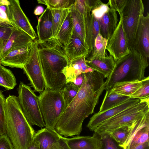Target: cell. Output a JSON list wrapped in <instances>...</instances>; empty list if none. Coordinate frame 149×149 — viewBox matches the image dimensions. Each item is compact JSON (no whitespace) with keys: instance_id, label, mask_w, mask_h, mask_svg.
Here are the masks:
<instances>
[{"instance_id":"14","label":"cell","mask_w":149,"mask_h":149,"mask_svg":"<svg viewBox=\"0 0 149 149\" xmlns=\"http://www.w3.org/2000/svg\"><path fill=\"white\" fill-rule=\"evenodd\" d=\"M24 31L15 28L9 38L3 44L0 50V59L12 51L25 47L34 41Z\"/></svg>"},{"instance_id":"25","label":"cell","mask_w":149,"mask_h":149,"mask_svg":"<svg viewBox=\"0 0 149 149\" xmlns=\"http://www.w3.org/2000/svg\"><path fill=\"white\" fill-rule=\"evenodd\" d=\"M73 23L70 11L55 38L63 46L65 45L68 42L73 34Z\"/></svg>"},{"instance_id":"37","label":"cell","mask_w":149,"mask_h":149,"mask_svg":"<svg viewBox=\"0 0 149 149\" xmlns=\"http://www.w3.org/2000/svg\"><path fill=\"white\" fill-rule=\"evenodd\" d=\"M75 0H46V5L51 9H70Z\"/></svg>"},{"instance_id":"12","label":"cell","mask_w":149,"mask_h":149,"mask_svg":"<svg viewBox=\"0 0 149 149\" xmlns=\"http://www.w3.org/2000/svg\"><path fill=\"white\" fill-rule=\"evenodd\" d=\"M141 100L130 98L125 101L102 112L95 114L90 118L86 127L91 131H94L102 123L114 116L123 111L138 103Z\"/></svg>"},{"instance_id":"7","label":"cell","mask_w":149,"mask_h":149,"mask_svg":"<svg viewBox=\"0 0 149 149\" xmlns=\"http://www.w3.org/2000/svg\"><path fill=\"white\" fill-rule=\"evenodd\" d=\"M144 5L141 0H128L121 16L128 47L133 49L136 33L141 17L143 15Z\"/></svg>"},{"instance_id":"6","label":"cell","mask_w":149,"mask_h":149,"mask_svg":"<svg viewBox=\"0 0 149 149\" xmlns=\"http://www.w3.org/2000/svg\"><path fill=\"white\" fill-rule=\"evenodd\" d=\"M18 100L29 123L40 127L45 126L39 103L38 97L29 86L20 81L17 89Z\"/></svg>"},{"instance_id":"47","label":"cell","mask_w":149,"mask_h":149,"mask_svg":"<svg viewBox=\"0 0 149 149\" xmlns=\"http://www.w3.org/2000/svg\"><path fill=\"white\" fill-rule=\"evenodd\" d=\"M0 26L10 28L15 27L13 25L1 19H0Z\"/></svg>"},{"instance_id":"27","label":"cell","mask_w":149,"mask_h":149,"mask_svg":"<svg viewBox=\"0 0 149 149\" xmlns=\"http://www.w3.org/2000/svg\"><path fill=\"white\" fill-rule=\"evenodd\" d=\"M53 17L52 38H55L70 11V9H51Z\"/></svg>"},{"instance_id":"19","label":"cell","mask_w":149,"mask_h":149,"mask_svg":"<svg viewBox=\"0 0 149 149\" xmlns=\"http://www.w3.org/2000/svg\"><path fill=\"white\" fill-rule=\"evenodd\" d=\"M66 140L70 149H100L101 146L100 138L95 132L92 136H78L66 138Z\"/></svg>"},{"instance_id":"22","label":"cell","mask_w":149,"mask_h":149,"mask_svg":"<svg viewBox=\"0 0 149 149\" xmlns=\"http://www.w3.org/2000/svg\"><path fill=\"white\" fill-rule=\"evenodd\" d=\"M85 35L89 54L93 49L95 40L100 33V27L97 19L91 13L84 18Z\"/></svg>"},{"instance_id":"39","label":"cell","mask_w":149,"mask_h":149,"mask_svg":"<svg viewBox=\"0 0 149 149\" xmlns=\"http://www.w3.org/2000/svg\"><path fill=\"white\" fill-rule=\"evenodd\" d=\"M128 0H109L108 3L111 9L118 12L120 15Z\"/></svg>"},{"instance_id":"36","label":"cell","mask_w":149,"mask_h":149,"mask_svg":"<svg viewBox=\"0 0 149 149\" xmlns=\"http://www.w3.org/2000/svg\"><path fill=\"white\" fill-rule=\"evenodd\" d=\"M130 98L143 100L149 98V77L143 80L142 86L135 92L129 95Z\"/></svg>"},{"instance_id":"17","label":"cell","mask_w":149,"mask_h":149,"mask_svg":"<svg viewBox=\"0 0 149 149\" xmlns=\"http://www.w3.org/2000/svg\"><path fill=\"white\" fill-rule=\"evenodd\" d=\"M115 61L110 55L105 57L89 56L86 58L87 66L93 70L101 74L104 78H107L112 71Z\"/></svg>"},{"instance_id":"40","label":"cell","mask_w":149,"mask_h":149,"mask_svg":"<svg viewBox=\"0 0 149 149\" xmlns=\"http://www.w3.org/2000/svg\"><path fill=\"white\" fill-rule=\"evenodd\" d=\"M15 28L8 27L0 26V50L3 44L11 35Z\"/></svg>"},{"instance_id":"4","label":"cell","mask_w":149,"mask_h":149,"mask_svg":"<svg viewBox=\"0 0 149 149\" xmlns=\"http://www.w3.org/2000/svg\"><path fill=\"white\" fill-rule=\"evenodd\" d=\"M38 97L45 127L54 130L67 106L60 90L45 88Z\"/></svg>"},{"instance_id":"24","label":"cell","mask_w":149,"mask_h":149,"mask_svg":"<svg viewBox=\"0 0 149 149\" xmlns=\"http://www.w3.org/2000/svg\"><path fill=\"white\" fill-rule=\"evenodd\" d=\"M70 11L74 24L73 34L79 37L88 48L86 41L84 18L72 6Z\"/></svg>"},{"instance_id":"42","label":"cell","mask_w":149,"mask_h":149,"mask_svg":"<svg viewBox=\"0 0 149 149\" xmlns=\"http://www.w3.org/2000/svg\"><path fill=\"white\" fill-rule=\"evenodd\" d=\"M84 79V73H82L75 79L73 83L79 88L81 86Z\"/></svg>"},{"instance_id":"13","label":"cell","mask_w":149,"mask_h":149,"mask_svg":"<svg viewBox=\"0 0 149 149\" xmlns=\"http://www.w3.org/2000/svg\"><path fill=\"white\" fill-rule=\"evenodd\" d=\"M133 49L148 58L149 57V14L141 17L134 39Z\"/></svg>"},{"instance_id":"9","label":"cell","mask_w":149,"mask_h":149,"mask_svg":"<svg viewBox=\"0 0 149 149\" xmlns=\"http://www.w3.org/2000/svg\"><path fill=\"white\" fill-rule=\"evenodd\" d=\"M10 4L7 6V14L14 26L24 31L34 40L37 35L23 10L18 0H9Z\"/></svg>"},{"instance_id":"31","label":"cell","mask_w":149,"mask_h":149,"mask_svg":"<svg viewBox=\"0 0 149 149\" xmlns=\"http://www.w3.org/2000/svg\"><path fill=\"white\" fill-rule=\"evenodd\" d=\"M134 122L117 129L109 134L119 146H122L125 143Z\"/></svg>"},{"instance_id":"33","label":"cell","mask_w":149,"mask_h":149,"mask_svg":"<svg viewBox=\"0 0 149 149\" xmlns=\"http://www.w3.org/2000/svg\"><path fill=\"white\" fill-rule=\"evenodd\" d=\"M97 134L101 143V147L100 149H124L119 146L109 133Z\"/></svg>"},{"instance_id":"8","label":"cell","mask_w":149,"mask_h":149,"mask_svg":"<svg viewBox=\"0 0 149 149\" xmlns=\"http://www.w3.org/2000/svg\"><path fill=\"white\" fill-rule=\"evenodd\" d=\"M38 40L33 41L29 58L23 70L34 92H42L45 84L40 65L38 52Z\"/></svg>"},{"instance_id":"2","label":"cell","mask_w":149,"mask_h":149,"mask_svg":"<svg viewBox=\"0 0 149 149\" xmlns=\"http://www.w3.org/2000/svg\"><path fill=\"white\" fill-rule=\"evenodd\" d=\"M5 120L6 134L14 149H27L36 132L24 115L15 95H9L6 98Z\"/></svg>"},{"instance_id":"3","label":"cell","mask_w":149,"mask_h":149,"mask_svg":"<svg viewBox=\"0 0 149 149\" xmlns=\"http://www.w3.org/2000/svg\"><path fill=\"white\" fill-rule=\"evenodd\" d=\"M148 59L133 49L115 61L112 71L104 82V90L111 89L117 82L143 80L148 65Z\"/></svg>"},{"instance_id":"43","label":"cell","mask_w":149,"mask_h":149,"mask_svg":"<svg viewBox=\"0 0 149 149\" xmlns=\"http://www.w3.org/2000/svg\"><path fill=\"white\" fill-rule=\"evenodd\" d=\"M0 19L7 22V23L13 25H13L9 20L8 15L7 14L6 12L0 8Z\"/></svg>"},{"instance_id":"5","label":"cell","mask_w":149,"mask_h":149,"mask_svg":"<svg viewBox=\"0 0 149 149\" xmlns=\"http://www.w3.org/2000/svg\"><path fill=\"white\" fill-rule=\"evenodd\" d=\"M149 112V98L141 100L138 103L105 121L94 131L98 134L110 133L115 130L131 124Z\"/></svg>"},{"instance_id":"49","label":"cell","mask_w":149,"mask_h":149,"mask_svg":"<svg viewBox=\"0 0 149 149\" xmlns=\"http://www.w3.org/2000/svg\"><path fill=\"white\" fill-rule=\"evenodd\" d=\"M38 3L40 4H43L46 5V0H38Z\"/></svg>"},{"instance_id":"46","label":"cell","mask_w":149,"mask_h":149,"mask_svg":"<svg viewBox=\"0 0 149 149\" xmlns=\"http://www.w3.org/2000/svg\"><path fill=\"white\" fill-rule=\"evenodd\" d=\"M44 12V8L41 6H37L34 11V14L36 15L42 14Z\"/></svg>"},{"instance_id":"16","label":"cell","mask_w":149,"mask_h":149,"mask_svg":"<svg viewBox=\"0 0 149 149\" xmlns=\"http://www.w3.org/2000/svg\"><path fill=\"white\" fill-rule=\"evenodd\" d=\"M38 20L36 28L38 41L42 42L52 39L53 17L51 10L47 7Z\"/></svg>"},{"instance_id":"35","label":"cell","mask_w":149,"mask_h":149,"mask_svg":"<svg viewBox=\"0 0 149 149\" xmlns=\"http://www.w3.org/2000/svg\"><path fill=\"white\" fill-rule=\"evenodd\" d=\"M72 6L84 18L88 17L91 13L92 6L91 0H75Z\"/></svg>"},{"instance_id":"18","label":"cell","mask_w":149,"mask_h":149,"mask_svg":"<svg viewBox=\"0 0 149 149\" xmlns=\"http://www.w3.org/2000/svg\"><path fill=\"white\" fill-rule=\"evenodd\" d=\"M64 49L69 62L84 56L87 58L89 54L88 49L83 42L74 34L68 42L64 46Z\"/></svg>"},{"instance_id":"23","label":"cell","mask_w":149,"mask_h":149,"mask_svg":"<svg viewBox=\"0 0 149 149\" xmlns=\"http://www.w3.org/2000/svg\"><path fill=\"white\" fill-rule=\"evenodd\" d=\"M99 112H102L110 109L125 101L130 97L118 94L112 89L106 91Z\"/></svg>"},{"instance_id":"15","label":"cell","mask_w":149,"mask_h":149,"mask_svg":"<svg viewBox=\"0 0 149 149\" xmlns=\"http://www.w3.org/2000/svg\"><path fill=\"white\" fill-rule=\"evenodd\" d=\"M32 42L8 53L1 59V64L10 68L23 69L29 57Z\"/></svg>"},{"instance_id":"21","label":"cell","mask_w":149,"mask_h":149,"mask_svg":"<svg viewBox=\"0 0 149 149\" xmlns=\"http://www.w3.org/2000/svg\"><path fill=\"white\" fill-rule=\"evenodd\" d=\"M97 20L100 27V33L108 40L117 26L118 18L116 12L110 8Z\"/></svg>"},{"instance_id":"50","label":"cell","mask_w":149,"mask_h":149,"mask_svg":"<svg viewBox=\"0 0 149 149\" xmlns=\"http://www.w3.org/2000/svg\"><path fill=\"white\" fill-rule=\"evenodd\" d=\"M1 63H0V64Z\"/></svg>"},{"instance_id":"48","label":"cell","mask_w":149,"mask_h":149,"mask_svg":"<svg viewBox=\"0 0 149 149\" xmlns=\"http://www.w3.org/2000/svg\"><path fill=\"white\" fill-rule=\"evenodd\" d=\"M0 4L5 6H7L9 5L10 3L9 0H0Z\"/></svg>"},{"instance_id":"28","label":"cell","mask_w":149,"mask_h":149,"mask_svg":"<svg viewBox=\"0 0 149 149\" xmlns=\"http://www.w3.org/2000/svg\"><path fill=\"white\" fill-rule=\"evenodd\" d=\"M17 85L12 72L0 64V86L8 90L13 89Z\"/></svg>"},{"instance_id":"41","label":"cell","mask_w":149,"mask_h":149,"mask_svg":"<svg viewBox=\"0 0 149 149\" xmlns=\"http://www.w3.org/2000/svg\"><path fill=\"white\" fill-rule=\"evenodd\" d=\"M0 149H14L12 142L7 135L0 136Z\"/></svg>"},{"instance_id":"44","label":"cell","mask_w":149,"mask_h":149,"mask_svg":"<svg viewBox=\"0 0 149 149\" xmlns=\"http://www.w3.org/2000/svg\"><path fill=\"white\" fill-rule=\"evenodd\" d=\"M39 143L36 141L33 138L27 149H39Z\"/></svg>"},{"instance_id":"26","label":"cell","mask_w":149,"mask_h":149,"mask_svg":"<svg viewBox=\"0 0 149 149\" xmlns=\"http://www.w3.org/2000/svg\"><path fill=\"white\" fill-rule=\"evenodd\" d=\"M143 80L117 82L115 84L111 89L118 94L129 96L142 86Z\"/></svg>"},{"instance_id":"51","label":"cell","mask_w":149,"mask_h":149,"mask_svg":"<svg viewBox=\"0 0 149 149\" xmlns=\"http://www.w3.org/2000/svg\"></svg>"},{"instance_id":"1","label":"cell","mask_w":149,"mask_h":149,"mask_svg":"<svg viewBox=\"0 0 149 149\" xmlns=\"http://www.w3.org/2000/svg\"><path fill=\"white\" fill-rule=\"evenodd\" d=\"M103 76L93 71L84 73L83 83L56 123L55 131L65 137L79 136L84 119L92 114L104 90Z\"/></svg>"},{"instance_id":"11","label":"cell","mask_w":149,"mask_h":149,"mask_svg":"<svg viewBox=\"0 0 149 149\" xmlns=\"http://www.w3.org/2000/svg\"><path fill=\"white\" fill-rule=\"evenodd\" d=\"M66 138L54 130L45 127L35 132L34 136L39 144V149H70Z\"/></svg>"},{"instance_id":"30","label":"cell","mask_w":149,"mask_h":149,"mask_svg":"<svg viewBox=\"0 0 149 149\" xmlns=\"http://www.w3.org/2000/svg\"><path fill=\"white\" fill-rule=\"evenodd\" d=\"M107 40L99 33L95 40L93 50L90 56L105 57L107 56L106 52Z\"/></svg>"},{"instance_id":"34","label":"cell","mask_w":149,"mask_h":149,"mask_svg":"<svg viewBox=\"0 0 149 149\" xmlns=\"http://www.w3.org/2000/svg\"><path fill=\"white\" fill-rule=\"evenodd\" d=\"M91 13L97 19L100 18L110 8L107 3L105 4L100 0H91Z\"/></svg>"},{"instance_id":"32","label":"cell","mask_w":149,"mask_h":149,"mask_svg":"<svg viewBox=\"0 0 149 149\" xmlns=\"http://www.w3.org/2000/svg\"><path fill=\"white\" fill-rule=\"evenodd\" d=\"M79 89L73 82H69L61 89L60 91L67 106L76 96Z\"/></svg>"},{"instance_id":"45","label":"cell","mask_w":149,"mask_h":149,"mask_svg":"<svg viewBox=\"0 0 149 149\" xmlns=\"http://www.w3.org/2000/svg\"><path fill=\"white\" fill-rule=\"evenodd\" d=\"M132 149H149V141L138 145Z\"/></svg>"},{"instance_id":"10","label":"cell","mask_w":149,"mask_h":149,"mask_svg":"<svg viewBox=\"0 0 149 149\" xmlns=\"http://www.w3.org/2000/svg\"><path fill=\"white\" fill-rule=\"evenodd\" d=\"M106 49L115 61L130 52L128 47L121 16L116 29L107 40Z\"/></svg>"},{"instance_id":"29","label":"cell","mask_w":149,"mask_h":149,"mask_svg":"<svg viewBox=\"0 0 149 149\" xmlns=\"http://www.w3.org/2000/svg\"><path fill=\"white\" fill-rule=\"evenodd\" d=\"M149 125L143 127L135 134L126 149H132L136 146L149 141Z\"/></svg>"},{"instance_id":"38","label":"cell","mask_w":149,"mask_h":149,"mask_svg":"<svg viewBox=\"0 0 149 149\" xmlns=\"http://www.w3.org/2000/svg\"><path fill=\"white\" fill-rule=\"evenodd\" d=\"M6 98L0 90V136L7 135L5 120Z\"/></svg>"},{"instance_id":"20","label":"cell","mask_w":149,"mask_h":149,"mask_svg":"<svg viewBox=\"0 0 149 149\" xmlns=\"http://www.w3.org/2000/svg\"><path fill=\"white\" fill-rule=\"evenodd\" d=\"M86 57L83 56L69 62L62 71L65 76L67 83L73 82L76 78L82 73L93 71L86 63Z\"/></svg>"}]
</instances>
